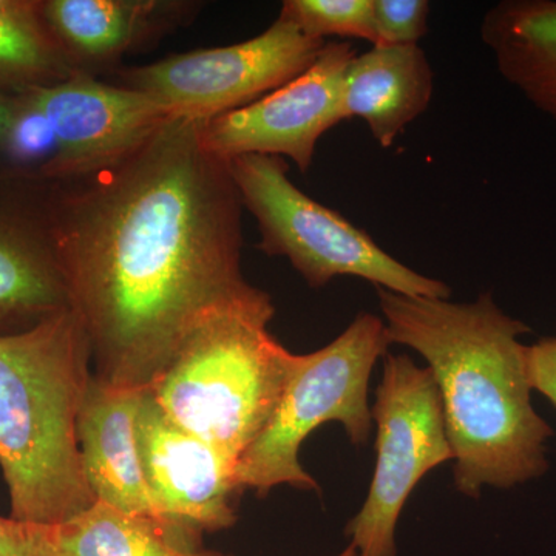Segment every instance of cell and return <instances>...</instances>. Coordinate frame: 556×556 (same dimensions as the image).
<instances>
[{"label": "cell", "instance_id": "6da1fadb", "mask_svg": "<svg viewBox=\"0 0 556 556\" xmlns=\"http://www.w3.org/2000/svg\"><path fill=\"white\" fill-rule=\"evenodd\" d=\"M201 126L175 116L110 166L49 178L91 368L119 390H148L204 318L269 295L241 273L243 203Z\"/></svg>", "mask_w": 556, "mask_h": 556}, {"label": "cell", "instance_id": "7a4b0ae2", "mask_svg": "<svg viewBox=\"0 0 556 556\" xmlns=\"http://www.w3.org/2000/svg\"><path fill=\"white\" fill-rule=\"evenodd\" d=\"M391 343L426 358L437 383L453 450L455 485L467 496L511 489L548 468L554 431L532 405L527 376L530 328L490 292L471 303L413 298L378 288Z\"/></svg>", "mask_w": 556, "mask_h": 556}, {"label": "cell", "instance_id": "3957f363", "mask_svg": "<svg viewBox=\"0 0 556 556\" xmlns=\"http://www.w3.org/2000/svg\"><path fill=\"white\" fill-rule=\"evenodd\" d=\"M91 376L89 336L73 309L0 336V470L16 521L62 525L97 503L78 442Z\"/></svg>", "mask_w": 556, "mask_h": 556}, {"label": "cell", "instance_id": "277c9868", "mask_svg": "<svg viewBox=\"0 0 556 556\" xmlns=\"http://www.w3.org/2000/svg\"><path fill=\"white\" fill-rule=\"evenodd\" d=\"M273 299L212 314L148 388L164 415L239 464L266 427L292 353L270 336Z\"/></svg>", "mask_w": 556, "mask_h": 556}, {"label": "cell", "instance_id": "5b68a950", "mask_svg": "<svg viewBox=\"0 0 556 556\" xmlns=\"http://www.w3.org/2000/svg\"><path fill=\"white\" fill-rule=\"evenodd\" d=\"M390 345L383 318L362 313L329 345L316 353L292 354L273 416L237 464L240 490L265 496L274 486L288 484L317 492L318 484L299 455L321 424L340 422L354 445L367 444L372 426L368 383Z\"/></svg>", "mask_w": 556, "mask_h": 556}, {"label": "cell", "instance_id": "8992f818", "mask_svg": "<svg viewBox=\"0 0 556 556\" xmlns=\"http://www.w3.org/2000/svg\"><path fill=\"white\" fill-rule=\"evenodd\" d=\"M228 163L241 203L257 222L260 251L288 258L309 287L351 276L413 298L452 294L447 285L391 257L365 230L303 193L283 159L243 155Z\"/></svg>", "mask_w": 556, "mask_h": 556}, {"label": "cell", "instance_id": "52a82bcc", "mask_svg": "<svg viewBox=\"0 0 556 556\" xmlns=\"http://www.w3.org/2000/svg\"><path fill=\"white\" fill-rule=\"evenodd\" d=\"M371 415L378 428L375 475L345 533L357 556H396V527L409 495L428 471L453 460L430 369L387 354Z\"/></svg>", "mask_w": 556, "mask_h": 556}, {"label": "cell", "instance_id": "ba28073f", "mask_svg": "<svg viewBox=\"0 0 556 556\" xmlns=\"http://www.w3.org/2000/svg\"><path fill=\"white\" fill-rule=\"evenodd\" d=\"M325 46L327 40L309 38L278 16L262 35L244 42L124 70L119 86L144 93L182 118L207 121L247 108L298 78Z\"/></svg>", "mask_w": 556, "mask_h": 556}, {"label": "cell", "instance_id": "9c48e42d", "mask_svg": "<svg viewBox=\"0 0 556 556\" xmlns=\"http://www.w3.org/2000/svg\"><path fill=\"white\" fill-rule=\"evenodd\" d=\"M356 54L351 43L327 42L298 78L247 108L203 121L201 142L226 161L243 155L288 156L305 174L313 166L318 139L348 119L345 76Z\"/></svg>", "mask_w": 556, "mask_h": 556}, {"label": "cell", "instance_id": "30bf717a", "mask_svg": "<svg viewBox=\"0 0 556 556\" xmlns=\"http://www.w3.org/2000/svg\"><path fill=\"white\" fill-rule=\"evenodd\" d=\"M68 309L53 185L38 167L0 156V336L28 331Z\"/></svg>", "mask_w": 556, "mask_h": 556}, {"label": "cell", "instance_id": "8fae6325", "mask_svg": "<svg viewBox=\"0 0 556 556\" xmlns=\"http://www.w3.org/2000/svg\"><path fill=\"white\" fill-rule=\"evenodd\" d=\"M21 98L53 134V155L39 169L50 179L110 166L177 116L144 93L102 83L86 72H75L56 86L30 90Z\"/></svg>", "mask_w": 556, "mask_h": 556}, {"label": "cell", "instance_id": "7c38bea8", "mask_svg": "<svg viewBox=\"0 0 556 556\" xmlns=\"http://www.w3.org/2000/svg\"><path fill=\"white\" fill-rule=\"evenodd\" d=\"M137 430L142 470L160 518L201 533L236 525L233 501L241 492L236 460L177 426L146 390Z\"/></svg>", "mask_w": 556, "mask_h": 556}, {"label": "cell", "instance_id": "4fadbf2b", "mask_svg": "<svg viewBox=\"0 0 556 556\" xmlns=\"http://www.w3.org/2000/svg\"><path fill=\"white\" fill-rule=\"evenodd\" d=\"M142 393L110 387L91 376L78 416L80 460L94 500L129 514L160 518L139 455Z\"/></svg>", "mask_w": 556, "mask_h": 556}, {"label": "cell", "instance_id": "5bb4252c", "mask_svg": "<svg viewBox=\"0 0 556 556\" xmlns=\"http://www.w3.org/2000/svg\"><path fill=\"white\" fill-rule=\"evenodd\" d=\"M43 20L76 72L112 64L177 27L195 3L159 0H40Z\"/></svg>", "mask_w": 556, "mask_h": 556}, {"label": "cell", "instance_id": "9a60e30c", "mask_svg": "<svg viewBox=\"0 0 556 556\" xmlns=\"http://www.w3.org/2000/svg\"><path fill=\"white\" fill-rule=\"evenodd\" d=\"M433 90V68L419 46H372L346 70L348 119H364L380 148H391L426 112Z\"/></svg>", "mask_w": 556, "mask_h": 556}, {"label": "cell", "instance_id": "2e32d148", "mask_svg": "<svg viewBox=\"0 0 556 556\" xmlns=\"http://www.w3.org/2000/svg\"><path fill=\"white\" fill-rule=\"evenodd\" d=\"M40 546L42 556H228L206 551L197 530L100 501L62 525L40 526Z\"/></svg>", "mask_w": 556, "mask_h": 556}, {"label": "cell", "instance_id": "e0dca14e", "mask_svg": "<svg viewBox=\"0 0 556 556\" xmlns=\"http://www.w3.org/2000/svg\"><path fill=\"white\" fill-rule=\"evenodd\" d=\"M482 42L503 78L556 119V0H504L486 11Z\"/></svg>", "mask_w": 556, "mask_h": 556}, {"label": "cell", "instance_id": "ac0fdd59", "mask_svg": "<svg viewBox=\"0 0 556 556\" xmlns=\"http://www.w3.org/2000/svg\"><path fill=\"white\" fill-rule=\"evenodd\" d=\"M76 70L43 20L40 0H0V91L56 86Z\"/></svg>", "mask_w": 556, "mask_h": 556}, {"label": "cell", "instance_id": "d6986e66", "mask_svg": "<svg viewBox=\"0 0 556 556\" xmlns=\"http://www.w3.org/2000/svg\"><path fill=\"white\" fill-rule=\"evenodd\" d=\"M278 16L309 38L339 36L376 43L372 0H285Z\"/></svg>", "mask_w": 556, "mask_h": 556}, {"label": "cell", "instance_id": "ffe728a7", "mask_svg": "<svg viewBox=\"0 0 556 556\" xmlns=\"http://www.w3.org/2000/svg\"><path fill=\"white\" fill-rule=\"evenodd\" d=\"M428 14L427 0H372L375 46H419L428 33Z\"/></svg>", "mask_w": 556, "mask_h": 556}, {"label": "cell", "instance_id": "44dd1931", "mask_svg": "<svg viewBox=\"0 0 556 556\" xmlns=\"http://www.w3.org/2000/svg\"><path fill=\"white\" fill-rule=\"evenodd\" d=\"M527 376L533 390L556 407V343L554 338L540 340L535 345L527 346Z\"/></svg>", "mask_w": 556, "mask_h": 556}, {"label": "cell", "instance_id": "7402d4cb", "mask_svg": "<svg viewBox=\"0 0 556 556\" xmlns=\"http://www.w3.org/2000/svg\"><path fill=\"white\" fill-rule=\"evenodd\" d=\"M40 526L0 517V556H40Z\"/></svg>", "mask_w": 556, "mask_h": 556}, {"label": "cell", "instance_id": "603a6c76", "mask_svg": "<svg viewBox=\"0 0 556 556\" xmlns=\"http://www.w3.org/2000/svg\"><path fill=\"white\" fill-rule=\"evenodd\" d=\"M22 115H24V105L20 94L13 97L0 91V156H10L11 142Z\"/></svg>", "mask_w": 556, "mask_h": 556}, {"label": "cell", "instance_id": "cb8c5ba5", "mask_svg": "<svg viewBox=\"0 0 556 556\" xmlns=\"http://www.w3.org/2000/svg\"><path fill=\"white\" fill-rule=\"evenodd\" d=\"M336 556H357V554H356V551H354V548H353V547L348 546V547L345 548V551L340 552V554H339V555H336Z\"/></svg>", "mask_w": 556, "mask_h": 556}, {"label": "cell", "instance_id": "d4e9b609", "mask_svg": "<svg viewBox=\"0 0 556 556\" xmlns=\"http://www.w3.org/2000/svg\"><path fill=\"white\" fill-rule=\"evenodd\" d=\"M554 342L556 343V338H554Z\"/></svg>", "mask_w": 556, "mask_h": 556}]
</instances>
